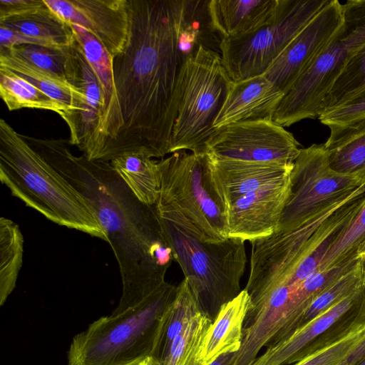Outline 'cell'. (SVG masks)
<instances>
[{
	"mask_svg": "<svg viewBox=\"0 0 365 365\" xmlns=\"http://www.w3.org/2000/svg\"><path fill=\"white\" fill-rule=\"evenodd\" d=\"M129 31L112 58L113 95L88 160L170 154L182 60L178 48L182 0H128Z\"/></svg>",
	"mask_w": 365,
	"mask_h": 365,
	"instance_id": "6da1fadb",
	"label": "cell"
},
{
	"mask_svg": "<svg viewBox=\"0 0 365 365\" xmlns=\"http://www.w3.org/2000/svg\"><path fill=\"white\" fill-rule=\"evenodd\" d=\"M23 137L84 197L106 232L122 281L113 312L138 304L165 282L174 259L154 205L139 201L110 162L74 155L68 140Z\"/></svg>",
	"mask_w": 365,
	"mask_h": 365,
	"instance_id": "7a4b0ae2",
	"label": "cell"
},
{
	"mask_svg": "<svg viewBox=\"0 0 365 365\" xmlns=\"http://www.w3.org/2000/svg\"><path fill=\"white\" fill-rule=\"evenodd\" d=\"M0 180L11 195L48 220L108 242L84 197L4 119L0 120Z\"/></svg>",
	"mask_w": 365,
	"mask_h": 365,
	"instance_id": "3957f363",
	"label": "cell"
},
{
	"mask_svg": "<svg viewBox=\"0 0 365 365\" xmlns=\"http://www.w3.org/2000/svg\"><path fill=\"white\" fill-rule=\"evenodd\" d=\"M163 237L180 265L200 312L212 322L240 292L247 263L245 242L202 240L180 212L155 205Z\"/></svg>",
	"mask_w": 365,
	"mask_h": 365,
	"instance_id": "277c9868",
	"label": "cell"
},
{
	"mask_svg": "<svg viewBox=\"0 0 365 365\" xmlns=\"http://www.w3.org/2000/svg\"><path fill=\"white\" fill-rule=\"evenodd\" d=\"M177 291L164 282L138 304L93 322L73 338L68 365H136L151 356Z\"/></svg>",
	"mask_w": 365,
	"mask_h": 365,
	"instance_id": "5b68a950",
	"label": "cell"
},
{
	"mask_svg": "<svg viewBox=\"0 0 365 365\" xmlns=\"http://www.w3.org/2000/svg\"><path fill=\"white\" fill-rule=\"evenodd\" d=\"M232 82L220 54L202 46L182 62L170 153H206Z\"/></svg>",
	"mask_w": 365,
	"mask_h": 365,
	"instance_id": "8992f818",
	"label": "cell"
},
{
	"mask_svg": "<svg viewBox=\"0 0 365 365\" xmlns=\"http://www.w3.org/2000/svg\"><path fill=\"white\" fill-rule=\"evenodd\" d=\"M158 163L160 193L155 205L180 212L205 242L228 238L227 210L215 185L207 154L182 150Z\"/></svg>",
	"mask_w": 365,
	"mask_h": 365,
	"instance_id": "52a82bcc",
	"label": "cell"
},
{
	"mask_svg": "<svg viewBox=\"0 0 365 365\" xmlns=\"http://www.w3.org/2000/svg\"><path fill=\"white\" fill-rule=\"evenodd\" d=\"M342 5L343 24L285 94L274 114L272 120L284 128L318 118L336 79L365 46V0H348Z\"/></svg>",
	"mask_w": 365,
	"mask_h": 365,
	"instance_id": "ba28073f",
	"label": "cell"
},
{
	"mask_svg": "<svg viewBox=\"0 0 365 365\" xmlns=\"http://www.w3.org/2000/svg\"><path fill=\"white\" fill-rule=\"evenodd\" d=\"M330 0H278L273 18L257 30L222 39L220 54L232 81L264 75L295 36Z\"/></svg>",
	"mask_w": 365,
	"mask_h": 365,
	"instance_id": "9c48e42d",
	"label": "cell"
},
{
	"mask_svg": "<svg viewBox=\"0 0 365 365\" xmlns=\"http://www.w3.org/2000/svg\"><path fill=\"white\" fill-rule=\"evenodd\" d=\"M290 189L277 230L298 227L365 183V177L332 170L323 144L300 148L289 175ZM276 230V231H277Z\"/></svg>",
	"mask_w": 365,
	"mask_h": 365,
	"instance_id": "30bf717a",
	"label": "cell"
},
{
	"mask_svg": "<svg viewBox=\"0 0 365 365\" xmlns=\"http://www.w3.org/2000/svg\"><path fill=\"white\" fill-rule=\"evenodd\" d=\"M365 324V287L289 336L268 346L252 365L296 363L341 340Z\"/></svg>",
	"mask_w": 365,
	"mask_h": 365,
	"instance_id": "8fae6325",
	"label": "cell"
},
{
	"mask_svg": "<svg viewBox=\"0 0 365 365\" xmlns=\"http://www.w3.org/2000/svg\"><path fill=\"white\" fill-rule=\"evenodd\" d=\"M294 135L273 120H247L216 128L205 144L216 158L292 164L299 153Z\"/></svg>",
	"mask_w": 365,
	"mask_h": 365,
	"instance_id": "7c38bea8",
	"label": "cell"
},
{
	"mask_svg": "<svg viewBox=\"0 0 365 365\" xmlns=\"http://www.w3.org/2000/svg\"><path fill=\"white\" fill-rule=\"evenodd\" d=\"M344 21L343 5L329 2L295 36L264 76L285 94L307 71Z\"/></svg>",
	"mask_w": 365,
	"mask_h": 365,
	"instance_id": "4fadbf2b",
	"label": "cell"
},
{
	"mask_svg": "<svg viewBox=\"0 0 365 365\" xmlns=\"http://www.w3.org/2000/svg\"><path fill=\"white\" fill-rule=\"evenodd\" d=\"M63 21L79 25L112 58L124 48L129 31L128 0H43Z\"/></svg>",
	"mask_w": 365,
	"mask_h": 365,
	"instance_id": "5bb4252c",
	"label": "cell"
},
{
	"mask_svg": "<svg viewBox=\"0 0 365 365\" xmlns=\"http://www.w3.org/2000/svg\"><path fill=\"white\" fill-rule=\"evenodd\" d=\"M289 178L247 194L227 207L228 237L254 240L278 228L289 194Z\"/></svg>",
	"mask_w": 365,
	"mask_h": 365,
	"instance_id": "9a60e30c",
	"label": "cell"
},
{
	"mask_svg": "<svg viewBox=\"0 0 365 365\" xmlns=\"http://www.w3.org/2000/svg\"><path fill=\"white\" fill-rule=\"evenodd\" d=\"M207 155L215 185L226 210L247 194L287 180L293 167V163L241 161Z\"/></svg>",
	"mask_w": 365,
	"mask_h": 365,
	"instance_id": "2e32d148",
	"label": "cell"
},
{
	"mask_svg": "<svg viewBox=\"0 0 365 365\" xmlns=\"http://www.w3.org/2000/svg\"><path fill=\"white\" fill-rule=\"evenodd\" d=\"M284 96L264 75L232 81L214 126L218 128L242 121L272 120Z\"/></svg>",
	"mask_w": 365,
	"mask_h": 365,
	"instance_id": "e0dca14e",
	"label": "cell"
},
{
	"mask_svg": "<svg viewBox=\"0 0 365 365\" xmlns=\"http://www.w3.org/2000/svg\"><path fill=\"white\" fill-rule=\"evenodd\" d=\"M278 0H210L209 14L214 29L222 39L249 34L274 16Z\"/></svg>",
	"mask_w": 365,
	"mask_h": 365,
	"instance_id": "ac0fdd59",
	"label": "cell"
},
{
	"mask_svg": "<svg viewBox=\"0 0 365 365\" xmlns=\"http://www.w3.org/2000/svg\"><path fill=\"white\" fill-rule=\"evenodd\" d=\"M250 306V297L243 289L221 307L204 337L199 354L201 365H209L222 354L239 351Z\"/></svg>",
	"mask_w": 365,
	"mask_h": 365,
	"instance_id": "d6986e66",
	"label": "cell"
},
{
	"mask_svg": "<svg viewBox=\"0 0 365 365\" xmlns=\"http://www.w3.org/2000/svg\"><path fill=\"white\" fill-rule=\"evenodd\" d=\"M329 128L324 145L330 168L343 175L365 177V119Z\"/></svg>",
	"mask_w": 365,
	"mask_h": 365,
	"instance_id": "ffe728a7",
	"label": "cell"
},
{
	"mask_svg": "<svg viewBox=\"0 0 365 365\" xmlns=\"http://www.w3.org/2000/svg\"><path fill=\"white\" fill-rule=\"evenodd\" d=\"M207 0H182L178 36V48L182 61L200 46L220 53L222 38L214 29Z\"/></svg>",
	"mask_w": 365,
	"mask_h": 365,
	"instance_id": "44dd1931",
	"label": "cell"
},
{
	"mask_svg": "<svg viewBox=\"0 0 365 365\" xmlns=\"http://www.w3.org/2000/svg\"><path fill=\"white\" fill-rule=\"evenodd\" d=\"M365 287L361 258L356 264L316 297L294 319L284 325L272 339L267 346L289 336L347 297Z\"/></svg>",
	"mask_w": 365,
	"mask_h": 365,
	"instance_id": "7402d4cb",
	"label": "cell"
},
{
	"mask_svg": "<svg viewBox=\"0 0 365 365\" xmlns=\"http://www.w3.org/2000/svg\"><path fill=\"white\" fill-rule=\"evenodd\" d=\"M0 66L6 67L23 76L44 93L63 106L67 113L66 118L77 110L86 96L75 86L8 51H0Z\"/></svg>",
	"mask_w": 365,
	"mask_h": 365,
	"instance_id": "603a6c76",
	"label": "cell"
},
{
	"mask_svg": "<svg viewBox=\"0 0 365 365\" xmlns=\"http://www.w3.org/2000/svg\"><path fill=\"white\" fill-rule=\"evenodd\" d=\"M0 24L41 41L49 48L66 49L74 41L71 25L46 4L36 12L0 21Z\"/></svg>",
	"mask_w": 365,
	"mask_h": 365,
	"instance_id": "cb8c5ba5",
	"label": "cell"
},
{
	"mask_svg": "<svg viewBox=\"0 0 365 365\" xmlns=\"http://www.w3.org/2000/svg\"><path fill=\"white\" fill-rule=\"evenodd\" d=\"M110 163L139 201L148 206L156 204L160 193L158 160L143 154L130 153Z\"/></svg>",
	"mask_w": 365,
	"mask_h": 365,
	"instance_id": "d4e9b609",
	"label": "cell"
},
{
	"mask_svg": "<svg viewBox=\"0 0 365 365\" xmlns=\"http://www.w3.org/2000/svg\"><path fill=\"white\" fill-rule=\"evenodd\" d=\"M200 311L185 278L178 286L177 294L165 312L151 357L159 364L168 354L174 339Z\"/></svg>",
	"mask_w": 365,
	"mask_h": 365,
	"instance_id": "484cf974",
	"label": "cell"
},
{
	"mask_svg": "<svg viewBox=\"0 0 365 365\" xmlns=\"http://www.w3.org/2000/svg\"><path fill=\"white\" fill-rule=\"evenodd\" d=\"M0 96L10 111L36 108L57 113L62 118L66 109L13 71L0 66Z\"/></svg>",
	"mask_w": 365,
	"mask_h": 365,
	"instance_id": "4316f807",
	"label": "cell"
},
{
	"mask_svg": "<svg viewBox=\"0 0 365 365\" xmlns=\"http://www.w3.org/2000/svg\"><path fill=\"white\" fill-rule=\"evenodd\" d=\"M24 237L19 226L8 218H0V305L16 287L23 264Z\"/></svg>",
	"mask_w": 365,
	"mask_h": 365,
	"instance_id": "83f0119b",
	"label": "cell"
},
{
	"mask_svg": "<svg viewBox=\"0 0 365 365\" xmlns=\"http://www.w3.org/2000/svg\"><path fill=\"white\" fill-rule=\"evenodd\" d=\"M365 255V200L338 234L323 258L319 270L358 260Z\"/></svg>",
	"mask_w": 365,
	"mask_h": 365,
	"instance_id": "f1b7e54d",
	"label": "cell"
},
{
	"mask_svg": "<svg viewBox=\"0 0 365 365\" xmlns=\"http://www.w3.org/2000/svg\"><path fill=\"white\" fill-rule=\"evenodd\" d=\"M212 321L202 314H195L173 341L169 351L158 365H201L199 354L204 337Z\"/></svg>",
	"mask_w": 365,
	"mask_h": 365,
	"instance_id": "f546056e",
	"label": "cell"
},
{
	"mask_svg": "<svg viewBox=\"0 0 365 365\" xmlns=\"http://www.w3.org/2000/svg\"><path fill=\"white\" fill-rule=\"evenodd\" d=\"M70 25L73 32L74 38L81 46L87 61L101 86L106 99V108L111 98L113 90V58L88 30L77 24Z\"/></svg>",
	"mask_w": 365,
	"mask_h": 365,
	"instance_id": "4dcf8cb0",
	"label": "cell"
},
{
	"mask_svg": "<svg viewBox=\"0 0 365 365\" xmlns=\"http://www.w3.org/2000/svg\"><path fill=\"white\" fill-rule=\"evenodd\" d=\"M364 86L365 46L352 56L336 79L323 102L321 113L342 104Z\"/></svg>",
	"mask_w": 365,
	"mask_h": 365,
	"instance_id": "1f68e13d",
	"label": "cell"
},
{
	"mask_svg": "<svg viewBox=\"0 0 365 365\" xmlns=\"http://www.w3.org/2000/svg\"><path fill=\"white\" fill-rule=\"evenodd\" d=\"M68 48L61 50L38 45L22 44L0 51H8L32 66L68 81L66 66Z\"/></svg>",
	"mask_w": 365,
	"mask_h": 365,
	"instance_id": "d6a6232c",
	"label": "cell"
},
{
	"mask_svg": "<svg viewBox=\"0 0 365 365\" xmlns=\"http://www.w3.org/2000/svg\"><path fill=\"white\" fill-rule=\"evenodd\" d=\"M318 119L328 128L347 125L365 119V86L342 104L322 113Z\"/></svg>",
	"mask_w": 365,
	"mask_h": 365,
	"instance_id": "836d02e7",
	"label": "cell"
},
{
	"mask_svg": "<svg viewBox=\"0 0 365 365\" xmlns=\"http://www.w3.org/2000/svg\"><path fill=\"white\" fill-rule=\"evenodd\" d=\"M365 336V324L348 336L294 365H337L340 361Z\"/></svg>",
	"mask_w": 365,
	"mask_h": 365,
	"instance_id": "e575fe53",
	"label": "cell"
},
{
	"mask_svg": "<svg viewBox=\"0 0 365 365\" xmlns=\"http://www.w3.org/2000/svg\"><path fill=\"white\" fill-rule=\"evenodd\" d=\"M45 6L43 0H0V21L31 14Z\"/></svg>",
	"mask_w": 365,
	"mask_h": 365,
	"instance_id": "d590c367",
	"label": "cell"
},
{
	"mask_svg": "<svg viewBox=\"0 0 365 365\" xmlns=\"http://www.w3.org/2000/svg\"><path fill=\"white\" fill-rule=\"evenodd\" d=\"M365 359V336L340 361L337 365H358Z\"/></svg>",
	"mask_w": 365,
	"mask_h": 365,
	"instance_id": "8d00e7d4",
	"label": "cell"
},
{
	"mask_svg": "<svg viewBox=\"0 0 365 365\" xmlns=\"http://www.w3.org/2000/svg\"><path fill=\"white\" fill-rule=\"evenodd\" d=\"M235 353H227L222 354L209 365H230Z\"/></svg>",
	"mask_w": 365,
	"mask_h": 365,
	"instance_id": "74e56055",
	"label": "cell"
},
{
	"mask_svg": "<svg viewBox=\"0 0 365 365\" xmlns=\"http://www.w3.org/2000/svg\"><path fill=\"white\" fill-rule=\"evenodd\" d=\"M136 365H158V363L151 357H148L145 359L143 360L140 363Z\"/></svg>",
	"mask_w": 365,
	"mask_h": 365,
	"instance_id": "f35d334b",
	"label": "cell"
},
{
	"mask_svg": "<svg viewBox=\"0 0 365 365\" xmlns=\"http://www.w3.org/2000/svg\"><path fill=\"white\" fill-rule=\"evenodd\" d=\"M360 258H361V265H362L363 280H364V284L365 285V255H364Z\"/></svg>",
	"mask_w": 365,
	"mask_h": 365,
	"instance_id": "ab89813d",
	"label": "cell"
},
{
	"mask_svg": "<svg viewBox=\"0 0 365 365\" xmlns=\"http://www.w3.org/2000/svg\"><path fill=\"white\" fill-rule=\"evenodd\" d=\"M358 365H365V359L359 363Z\"/></svg>",
	"mask_w": 365,
	"mask_h": 365,
	"instance_id": "60d3db41",
	"label": "cell"
}]
</instances>
